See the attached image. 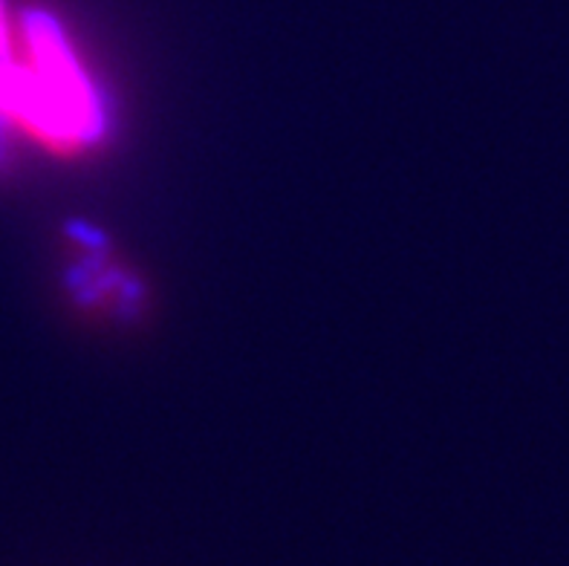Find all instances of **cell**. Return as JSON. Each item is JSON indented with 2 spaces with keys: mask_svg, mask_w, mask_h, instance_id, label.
<instances>
[{
  "mask_svg": "<svg viewBox=\"0 0 569 566\" xmlns=\"http://www.w3.org/2000/svg\"><path fill=\"white\" fill-rule=\"evenodd\" d=\"M0 122L72 151L96 137L99 108L67 36L47 12H27L0 36Z\"/></svg>",
  "mask_w": 569,
  "mask_h": 566,
  "instance_id": "obj_1",
  "label": "cell"
}]
</instances>
